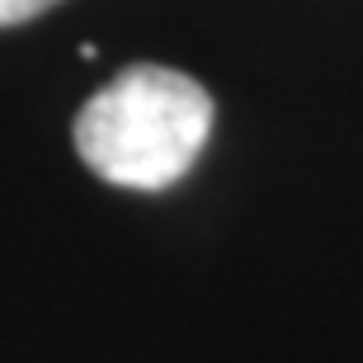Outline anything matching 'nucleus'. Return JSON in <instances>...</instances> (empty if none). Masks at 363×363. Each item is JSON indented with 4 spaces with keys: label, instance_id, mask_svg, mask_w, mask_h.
I'll return each mask as SVG.
<instances>
[{
    "label": "nucleus",
    "instance_id": "f257e3e1",
    "mask_svg": "<svg viewBox=\"0 0 363 363\" xmlns=\"http://www.w3.org/2000/svg\"><path fill=\"white\" fill-rule=\"evenodd\" d=\"M213 133V94L170 67H128L76 113V151L118 189H170Z\"/></svg>",
    "mask_w": 363,
    "mask_h": 363
},
{
    "label": "nucleus",
    "instance_id": "f03ea898",
    "mask_svg": "<svg viewBox=\"0 0 363 363\" xmlns=\"http://www.w3.org/2000/svg\"><path fill=\"white\" fill-rule=\"evenodd\" d=\"M52 5H62V0H0V28L28 24V19H38V14H48Z\"/></svg>",
    "mask_w": 363,
    "mask_h": 363
}]
</instances>
